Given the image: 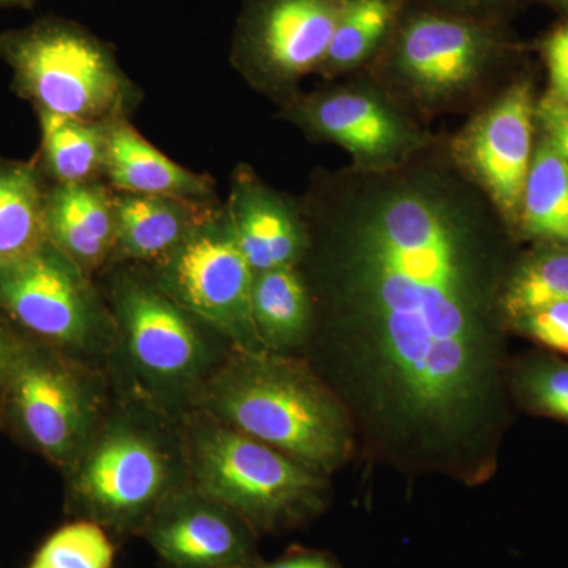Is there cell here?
Here are the masks:
<instances>
[{
    "mask_svg": "<svg viewBox=\"0 0 568 568\" xmlns=\"http://www.w3.org/2000/svg\"><path fill=\"white\" fill-rule=\"evenodd\" d=\"M428 149L338 175L317 216L332 321L366 417L388 443L455 462L493 417L507 224Z\"/></svg>",
    "mask_w": 568,
    "mask_h": 568,
    "instance_id": "6da1fadb",
    "label": "cell"
},
{
    "mask_svg": "<svg viewBox=\"0 0 568 568\" xmlns=\"http://www.w3.org/2000/svg\"><path fill=\"white\" fill-rule=\"evenodd\" d=\"M201 409L323 474L353 454V425L338 396L278 353L235 349L204 384Z\"/></svg>",
    "mask_w": 568,
    "mask_h": 568,
    "instance_id": "7a4b0ae2",
    "label": "cell"
},
{
    "mask_svg": "<svg viewBox=\"0 0 568 568\" xmlns=\"http://www.w3.org/2000/svg\"><path fill=\"white\" fill-rule=\"evenodd\" d=\"M181 446L190 484L231 508L256 536L301 525L325 506L323 473L203 409L186 418Z\"/></svg>",
    "mask_w": 568,
    "mask_h": 568,
    "instance_id": "3957f363",
    "label": "cell"
},
{
    "mask_svg": "<svg viewBox=\"0 0 568 568\" xmlns=\"http://www.w3.org/2000/svg\"><path fill=\"white\" fill-rule=\"evenodd\" d=\"M0 54L39 111L89 122L125 118L134 88L111 48L77 22L44 18L0 37Z\"/></svg>",
    "mask_w": 568,
    "mask_h": 568,
    "instance_id": "277c9868",
    "label": "cell"
},
{
    "mask_svg": "<svg viewBox=\"0 0 568 568\" xmlns=\"http://www.w3.org/2000/svg\"><path fill=\"white\" fill-rule=\"evenodd\" d=\"M511 50L503 24L407 3L375 59L387 84L424 110L465 99Z\"/></svg>",
    "mask_w": 568,
    "mask_h": 568,
    "instance_id": "5b68a950",
    "label": "cell"
},
{
    "mask_svg": "<svg viewBox=\"0 0 568 568\" xmlns=\"http://www.w3.org/2000/svg\"><path fill=\"white\" fill-rule=\"evenodd\" d=\"M69 470L74 510L119 534H141L163 500L181 487L166 444L129 418L99 428Z\"/></svg>",
    "mask_w": 568,
    "mask_h": 568,
    "instance_id": "8992f818",
    "label": "cell"
},
{
    "mask_svg": "<svg viewBox=\"0 0 568 568\" xmlns=\"http://www.w3.org/2000/svg\"><path fill=\"white\" fill-rule=\"evenodd\" d=\"M3 425L69 470L100 428V394L73 357L22 336L2 402Z\"/></svg>",
    "mask_w": 568,
    "mask_h": 568,
    "instance_id": "52a82bcc",
    "label": "cell"
},
{
    "mask_svg": "<svg viewBox=\"0 0 568 568\" xmlns=\"http://www.w3.org/2000/svg\"><path fill=\"white\" fill-rule=\"evenodd\" d=\"M0 313L70 357L103 349L114 327L88 274L50 241L0 268Z\"/></svg>",
    "mask_w": 568,
    "mask_h": 568,
    "instance_id": "ba28073f",
    "label": "cell"
},
{
    "mask_svg": "<svg viewBox=\"0 0 568 568\" xmlns=\"http://www.w3.org/2000/svg\"><path fill=\"white\" fill-rule=\"evenodd\" d=\"M155 284L189 315L211 325L235 349L267 351L253 321V268L235 241L227 213H211L156 261Z\"/></svg>",
    "mask_w": 568,
    "mask_h": 568,
    "instance_id": "9c48e42d",
    "label": "cell"
},
{
    "mask_svg": "<svg viewBox=\"0 0 568 568\" xmlns=\"http://www.w3.org/2000/svg\"><path fill=\"white\" fill-rule=\"evenodd\" d=\"M290 119L345 149L355 170H394L429 148L428 136L394 100L366 82L305 97L291 108Z\"/></svg>",
    "mask_w": 568,
    "mask_h": 568,
    "instance_id": "30bf717a",
    "label": "cell"
},
{
    "mask_svg": "<svg viewBox=\"0 0 568 568\" xmlns=\"http://www.w3.org/2000/svg\"><path fill=\"white\" fill-rule=\"evenodd\" d=\"M537 103L528 80L514 82L455 138L454 162L517 227L534 159Z\"/></svg>",
    "mask_w": 568,
    "mask_h": 568,
    "instance_id": "8fae6325",
    "label": "cell"
},
{
    "mask_svg": "<svg viewBox=\"0 0 568 568\" xmlns=\"http://www.w3.org/2000/svg\"><path fill=\"white\" fill-rule=\"evenodd\" d=\"M342 0H248L234 61L265 88L283 89L317 71L327 54Z\"/></svg>",
    "mask_w": 568,
    "mask_h": 568,
    "instance_id": "7c38bea8",
    "label": "cell"
},
{
    "mask_svg": "<svg viewBox=\"0 0 568 568\" xmlns=\"http://www.w3.org/2000/svg\"><path fill=\"white\" fill-rule=\"evenodd\" d=\"M115 317L138 372L163 387L192 383L207 362V347L189 313L140 276L114 286Z\"/></svg>",
    "mask_w": 568,
    "mask_h": 568,
    "instance_id": "4fadbf2b",
    "label": "cell"
},
{
    "mask_svg": "<svg viewBox=\"0 0 568 568\" xmlns=\"http://www.w3.org/2000/svg\"><path fill=\"white\" fill-rule=\"evenodd\" d=\"M168 568H256V534L231 508L192 484L174 489L142 529Z\"/></svg>",
    "mask_w": 568,
    "mask_h": 568,
    "instance_id": "5bb4252c",
    "label": "cell"
},
{
    "mask_svg": "<svg viewBox=\"0 0 568 568\" xmlns=\"http://www.w3.org/2000/svg\"><path fill=\"white\" fill-rule=\"evenodd\" d=\"M226 213L235 241L256 275L295 267L308 252V227L301 213L253 173L235 175Z\"/></svg>",
    "mask_w": 568,
    "mask_h": 568,
    "instance_id": "9a60e30c",
    "label": "cell"
},
{
    "mask_svg": "<svg viewBox=\"0 0 568 568\" xmlns=\"http://www.w3.org/2000/svg\"><path fill=\"white\" fill-rule=\"evenodd\" d=\"M48 241L85 274L112 256L115 239L114 205L99 182L58 183L47 194Z\"/></svg>",
    "mask_w": 568,
    "mask_h": 568,
    "instance_id": "2e32d148",
    "label": "cell"
},
{
    "mask_svg": "<svg viewBox=\"0 0 568 568\" xmlns=\"http://www.w3.org/2000/svg\"><path fill=\"white\" fill-rule=\"evenodd\" d=\"M104 175L123 193L178 197L203 204L212 194L205 175L185 170L149 144L125 118L110 122Z\"/></svg>",
    "mask_w": 568,
    "mask_h": 568,
    "instance_id": "e0dca14e",
    "label": "cell"
},
{
    "mask_svg": "<svg viewBox=\"0 0 568 568\" xmlns=\"http://www.w3.org/2000/svg\"><path fill=\"white\" fill-rule=\"evenodd\" d=\"M119 260L160 261L207 219L200 203L152 194L112 196Z\"/></svg>",
    "mask_w": 568,
    "mask_h": 568,
    "instance_id": "ac0fdd59",
    "label": "cell"
},
{
    "mask_svg": "<svg viewBox=\"0 0 568 568\" xmlns=\"http://www.w3.org/2000/svg\"><path fill=\"white\" fill-rule=\"evenodd\" d=\"M252 312L261 343L271 353L302 345L312 328V298L295 267L254 276Z\"/></svg>",
    "mask_w": 568,
    "mask_h": 568,
    "instance_id": "d6986e66",
    "label": "cell"
},
{
    "mask_svg": "<svg viewBox=\"0 0 568 568\" xmlns=\"http://www.w3.org/2000/svg\"><path fill=\"white\" fill-rule=\"evenodd\" d=\"M406 7L407 0H342L317 73L336 77L375 61Z\"/></svg>",
    "mask_w": 568,
    "mask_h": 568,
    "instance_id": "ffe728a7",
    "label": "cell"
},
{
    "mask_svg": "<svg viewBox=\"0 0 568 568\" xmlns=\"http://www.w3.org/2000/svg\"><path fill=\"white\" fill-rule=\"evenodd\" d=\"M47 194L39 174L24 163L0 162V268L48 241Z\"/></svg>",
    "mask_w": 568,
    "mask_h": 568,
    "instance_id": "44dd1931",
    "label": "cell"
},
{
    "mask_svg": "<svg viewBox=\"0 0 568 568\" xmlns=\"http://www.w3.org/2000/svg\"><path fill=\"white\" fill-rule=\"evenodd\" d=\"M517 230L540 244L568 246V166L544 136L534 151Z\"/></svg>",
    "mask_w": 568,
    "mask_h": 568,
    "instance_id": "7402d4cb",
    "label": "cell"
},
{
    "mask_svg": "<svg viewBox=\"0 0 568 568\" xmlns=\"http://www.w3.org/2000/svg\"><path fill=\"white\" fill-rule=\"evenodd\" d=\"M44 164L58 183L93 182L104 174L110 122L39 111Z\"/></svg>",
    "mask_w": 568,
    "mask_h": 568,
    "instance_id": "603a6c76",
    "label": "cell"
},
{
    "mask_svg": "<svg viewBox=\"0 0 568 568\" xmlns=\"http://www.w3.org/2000/svg\"><path fill=\"white\" fill-rule=\"evenodd\" d=\"M558 302H568V246L541 242L508 272L500 310L511 323Z\"/></svg>",
    "mask_w": 568,
    "mask_h": 568,
    "instance_id": "cb8c5ba5",
    "label": "cell"
},
{
    "mask_svg": "<svg viewBox=\"0 0 568 568\" xmlns=\"http://www.w3.org/2000/svg\"><path fill=\"white\" fill-rule=\"evenodd\" d=\"M114 555L106 530L80 519L55 530L36 552L29 568H112Z\"/></svg>",
    "mask_w": 568,
    "mask_h": 568,
    "instance_id": "d4e9b609",
    "label": "cell"
},
{
    "mask_svg": "<svg viewBox=\"0 0 568 568\" xmlns=\"http://www.w3.org/2000/svg\"><path fill=\"white\" fill-rule=\"evenodd\" d=\"M515 383L523 405L529 410L568 425V362L532 358L519 368Z\"/></svg>",
    "mask_w": 568,
    "mask_h": 568,
    "instance_id": "484cf974",
    "label": "cell"
},
{
    "mask_svg": "<svg viewBox=\"0 0 568 568\" xmlns=\"http://www.w3.org/2000/svg\"><path fill=\"white\" fill-rule=\"evenodd\" d=\"M511 325L548 349L568 355V302H558L519 316Z\"/></svg>",
    "mask_w": 568,
    "mask_h": 568,
    "instance_id": "4316f807",
    "label": "cell"
},
{
    "mask_svg": "<svg viewBox=\"0 0 568 568\" xmlns=\"http://www.w3.org/2000/svg\"><path fill=\"white\" fill-rule=\"evenodd\" d=\"M549 74L548 95L568 103V21L549 33L541 44Z\"/></svg>",
    "mask_w": 568,
    "mask_h": 568,
    "instance_id": "83f0119b",
    "label": "cell"
},
{
    "mask_svg": "<svg viewBox=\"0 0 568 568\" xmlns=\"http://www.w3.org/2000/svg\"><path fill=\"white\" fill-rule=\"evenodd\" d=\"M517 0H407V3L425 7V9L474 18V20L496 22L503 20L504 13Z\"/></svg>",
    "mask_w": 568,
    "mask_h": 568,
    "instance_id": "f1b7e54d",
    "label": "cell"
},
{
    "mask_svg": "<svg viewBox=\"0 0 568 568\" xmlns=\"http://www.w3.org/2000/svg\"><path fill=\"white\" fill-rule=\"evenodd\" d=\"M536 119L541 136L555 148L568 166V103L547 95L537 103Z\"/></svg>",
    "mask_w": 568,
    "mask_h": 568,
    "instance_id": "f546056e",
    "label": "cell"
},
{
    "mask_svg": "<svg viewBox=\"0 0 568 568\" xmlns=\"http://www.w3.org/2000/svg\"><path fill=\"white\" fill-rule=\"evenodd\" d=\"M21 339L22 336L0 316V402H2L7 377H9L11 364H13L14 354L21 345Z\"/></svg>",
    "mask_w": 568,
    "mask_h": 568,
    "instance_id": "4dcf8cb0",
    "label": "cell"
},
{
    "mask_svg": "<svg viewBox=\"0 0 568 568\" xmlns=\"http://www.w3.org/2000/svg\"><path fill=\"white\" fill-rule=\"evenodd\" d=\"M256 568H343L328 556L321 552H295L284 558L274 560V562H261Z\"/></svg>",
    "mask_w": 568,
    "mask_h": 568,
    "instance_id": "1f68e13d",
    "label": "cell"
},
{
    "mask_svg": "<svg viewBox=\"0 0 568 568\" xmlns=\"http://www.w3.org/2000/svg\"><path fill=\"white\" fill-rule=\"evenodd\" d=\"M541 2L549 3V6L555 7V9L568 14V0H541Z\"/></svg>",
    "mask_w": 568,
    "mask_h": 568,
    "instance_id": "d6a6232c",
    "label": "cell"
},
{
    "mask_svg": "<svg viewBox=\"0 0 568 568\" xmlns=\"http://www.w3.org/2000/svg\"><path fill=\"white\" fill-rule=\"evenodd\" d=\"M31 0H0V6H20V3H28Z\"/></svg>",
    "mask_w": 568,
    "mask_h": 568,
    "instance_id": "836d02e7",
    "label": "cell"
},
{
    "mask_svg": "<svg viewBox=\"0 0 568 568\" xmlns=\"http://www.w3.org/2000/svg\"><path fill=\"white\" fill-rule=\"evenodd\" d=\"M3 426V414H2V405H0V428Z\"/></svg>",
    "mask_w": 568,
    "mask_h": 568,
    "instance_id": "e575fe53",
    "label": "cell"
}]
</instances>
